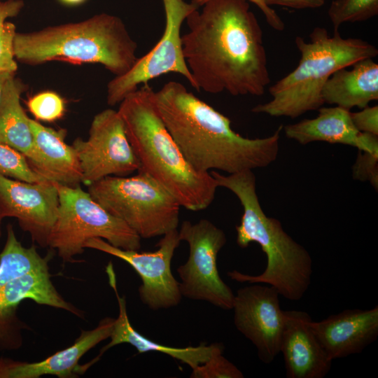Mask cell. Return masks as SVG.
I'll list each match as a JSON object with an SVG mask.
<instances>
[{
    "instance_id": "1",
    "label": "cell",
    "mask_w": 378,
    "mask_h": 378,
    "mask_svg": "<svg viewBox=\"0 0 378 378\" xmlns=\"http://www.w3.org/2000/svg\"><path fill=\"white\" fill-rule=\"evenodd\" d=\"M186 19L184 59L195 90L264 94L270 83L262 30L248 0H207Z\"/></svg>"
},
{
    "instance_id": "2",
    "label": "cell",
    "mask_w": 378,
    "mask_h": 378,
    "mask_svg": "<svg viewBox=\"0 0 378 378\" xmlns=\"http://www.w3.org/2000/svg\"><path fill=\"white\" fill-rule=\"evenodd\" d=\"M155 98L183 156L199 172L234 174L266 167L277 158L283 125L266 137H244L232 130L227 117L177 81L165 83Z\"/></svg>"
},
{
    "instance_id": "3",
    "label": "cell",
    "mask_w": 378,
    "mask_h": 378,
    "mask_svg": "<svg viewBox=\"0 0 378 378\" xmlns=\"http://www.w3.org/2000/svg\"><path fill=\"white\" fill-rule=\"evenodd\" d=\"M118 111L141 170L164 186L181 206L207 208L218 187L210 172L194 169L164 125L148 83L127 94ZM138 170V171H139Z\"/></svg>"
},
{
    "instance_id": "4",
    "label": "cell",
    "mask_w": 378,
    "mask_h": 378,
    "mask_svg": "<svg viewBox=\"0 0 378 378\" xmlns=\"http://www.w3.org/2000/svg\"><path fill=\"white\" fill-rule=\"evenodd\" d=\"M218 187L232 191L243 207L239 225L236 226L237 243L246 248L258 243L267 256L265 271L258 275L227 272L233 281L265 284L274 287L279 295L290 300H299L308 290L312 274V260L308 251L294 240L276 218L267 216L256 192L253 170L223 174L211 171Z\"/></svg>"
},
{
    "instance_id": "5",
    "label": "cell",
    "mask_w": 378,
    "mask_h": 378,
    "mask_svg": "<svg viewBox=\"0 0 378 378\" xmlns=\"http://www.w3.org/2000/svg\"><path fill=\"white\" fill-rule=\"evenodd\" d=\"M137 43L118 16L102 13L76 22L18 32L17 61L31 66L50 62L99 64L115 76L127 72L138 57Z\"/></svg>"
},
{
    "instance_id": "6",
    "label": "cell",
    "mask_w": 378,
    "mask_h": 378,
    "mask_svg": "<svg viewBox=\"0 0 378 378\" xmlns=\"http://www.w3.org/2000/svg\"><path fill=\"white\" fill-rule=\"evenodd\" d=\"M295 43L300 52L298 66L270 86L272 99L255 106L253 113L296 118L318 110L324 104L323 88L334 72L378 55L377 48L366 41L343 38L338 29L330 36L321 27L312 30L309 41L298 36Z\"/></svg>"
},
{
    "instance_id": "7",
    "label": "cell",
    "mask_w": 378,
    "mask_h": 378,
    "mask_svg": "<svg viewBox=\"0 0 378 378\" xmlns=\"http://www.w3.org/2000/svg\"><path fill=\"white\" fill-rule=\"evenodd\" d=\"M90 196L141 238L177 229L181 205L159 182L139 170L132 176H108L88 186Z\"/></svg>"
},
{
    "instance_id": "8",
    "label": "cell",
    "mask_w": 378,
    "mask_h": 378,
    "mask_svg": "<svg viewBox=\"0 0 378 378\" xmlns=\"http://www.w3.org/2000/svg\"><path fill=\"white\" fill-rule=\"evenodd\" d=\"M55 185L59 207L48 246L57 251L63 262H75L74 257L83 253L85 242L92 238L105 239L125 250L140 249L137 233L104 209L88 192L80 186Z\"/></svg>"
},
{
    "instance_id": "9",
    "label": "cell",
    "mask_w": 378,
    "mask_h": 378,
    "mask_svg": "<svg viewBox=\"0 0 378 378\" xmlns=\"http://www.w3.org/2000/svg\"><path fill=\"white\" fill-rule=\"evenodd\" d=\"M178 232L190 249L187 261L176 270L182 297L232 309L234 295L217 267L218 254L227 241L225 232L206 219L195 223L185 220Z\"/></svg>"
},
{
    "instance_id": "10",
    "label": "cell",
    "mask_w": 378,
    "mask_h": 378,
    "mask_svg": "<svg viewBox=\"0 0 378 378\" xmlns=\"http://www.w3.org/2000/svg\"><path fill=\"white\" fill-rule=\"evenodd\" d=\"M165 24L162 35L153 48L137 59L125 74L115 76L107 85L106 101L115 106L140 85L169 73L184 77L195 89V84L183 55L182 24L188 15L199 7L184 0H162Z\"/></svg>"
},
{
    "instance_id": "11",
    "label": "cell",
    "mask_w": 378,
    "mask_h": 378,
    "mask_svg": "<svg viewBox=\"0 0 378 378\" xmlns=\"http://www.w3.org/2000/svg\"><path fill=\"white\" fill-rule=\"evenodd\" d=\"M88 186L108 176H126L140 168L118 110L106 108L96 114L87 140L72 143Z\"/></svg>"
},
{
    "instance_id": "12",
    "label": "cell",
    "mask_w": 378,
    "mask_h": 378,
    "mask_svg": "<svg viewBox=\"0 0 378 378\" xmlns=\"http://www.w3.org/2000/svg\"><path fill=\"white\" fill-rule=\"evenodd\" d=\"M180 242L176 229L162 235L157 244L158 248L153 252L122 249L101 238L88 239L85 248L110 254L131 265L142 281L138 289L141 301L149 309L158 310L175 307L181 300L179 281L171 270L172 260Z\"/></svg>"
},
{
    "instance_id": "13",
    "label": "cell",
    "mask_w": 378,
    "mask_h": 378,
    "mask_svg": "<svg viewBox=\"0 0 378 378\" xmlns=\"http://www.w3.org/2000/svg\"><path fill=\"white\" fill-rule=\"evenodd\" d=\"M279 293L272 286L251 285L237 290L232 309L236 328L255 346L265 364L280 353L284 325Z\"/></svg>"
},
{
    "instance_id": "14",
    "label": "cell",
    "mask_w": 378,
    "mask_h": 378,
    "mask_svg": "<svg viewBox=\"0 0 378 378\" xmlns=\"http://www.w3.org/2000/svg\"><path fill=\"white\" fill-rule=\"evenodd\" d=\"M50 276L47 265L10 281H0V350H15L22 345V330L27 326L18 317L17 310L24 300L83 316L80 309L59 293Z\"/></svg>"
},
{
    "instance_id": "15",
    "label": "cell",
    "mask_w": 378,
    "mask_h": 378,
    "mask_svg": "<svg viewBox=\"0 0 378 378\" xmlns=\"http://www.w3.org/2000/svg\"><path fill=\"white\" fill-rule=\"evenodd\" d=\"M59 195L56 185L45 181L29 183L0 174V216L15 218L34 242L48 246L56 220Z\"/></svg>"
},
{
    "instance_id": "16",
    "label": "cell",
    "mask_w": 378,
    "mask_h": 378,
    "mask_svg": "<svg viewBox=\"0 0 378 378\" xmlns=\"http://www.w3.org/2000/svg\"><path fill=\"white\" fill-rule=\"evenodd\" d=\"M311 321L305 312L284 311L280 352L288 378H323L331 368L332 360L313 332Z\"/></svg>"
},
{
    "instance_id": "17",
    "label": "cell",
    "mask_w": 378,
    "mask_h": 378,
    "mask_svg": "<svg viewBox=\"0 0 378 378\" xmlns=\"http://www.w3.org/2000/svg\"><path fill=\"white\" fill-rule=\"evenodd\" d=\"M310 326L332 360L360 354L378 336V306L345 309Z\"/></svg>"
},
{
    "instance_id": "18",
    "label": "cell",
    "mask_w": 378,
    "mask_h": 378,
    "mask_svg": "<svg viewBox=\"0 0 378 378\" xmlns=\"http://www.w3.org/2000/svg\"><path fill=\"white\" fill-rule=\"evenodd\" d=\"M29 124L33 143L25 157L32 170L53 183L80 186L82 170L76 150L65 142V130H56L31 118Z\"/></svg>"
},
{
    "instance_id": "19",
    "label": "cell",
    "mask_w": 378,
    "mask_h": 378,
    "mask_svg": "<svg viewBox=\"0 0 378 378\" xmlns=\"http://www.w3.org/2000/svg\"><path fill=\"white\" fill-rule=\"evenodd\" d=\"M114 321L115 318L111 317L102 319L94 329L82 330L72 345L38 362L1 357L0 378H38L47 374L63 378L78 377L80 375L79 360L89 350L110 337Z\"/></svg>"
},
{
    "instance_id": "20",
    "label": "cell",
    "mask_w": 378,
    "mask_h": 378,
    "mask_svg": "<svg viewBox=\"0 0 378 378\" xmlns=\"http://www.w3.org/2000/svg\"><path fill=\"white\" fill-rule=\"evenodd\" d=\"M318 111L314 118L283 126L286 137L301 145L325 141L378 153V135L358 131L352 122L350 110L336 106H321Z\"/></svg>"
},
{
    "instance_id": "21",
    "label": "cell",
    "mask_w": 378,
    "mask_h": 378,
    "mask_svg": "<svg viewBox=\"0 0 378 378\" xmlns=\"http://www.w3.org/2000/svg\"><path fill=\"white\" fill-rule=\"evenodd\" d=\"M106 273L109 284L118 300L119 314L118 318H115L110 336L111 341L100 350L99 354L94 360L90 361L92 365L97 362L107 350L123 343L131 344L140 354L158 351L167 354L188 365L192 370L206 362L211 356L223 352L224 346L222 343H213L209 345L202 343L197 346L178 348L159 344L140 334L132 326L129 321L126 300L124 296L120 297L118 293L115 274L111 262L106 266Z\"/></svg>"
},
{
    "instance_id": "22",
    "label": "cell",
    "mask_w": 378,
    "mask_h": 378,
    "mask_svg": "<svg viewBox=\"0 0 378 378\" xmlns=\"http://www.w3.org/2000/svg\"><path fill=\"white\" fill-rule=\"evenodd\" d=\"M351 66L340 69L328 79L321 92L324 104L361 109L378 99V64L367 58Z\"/></svg>"
},
{
    "instance_id": "23",
    "label": "cell",
    "mask_w": 378,
    "mask_h": 378,
    "mask_svg": "<svg viewBox=\"0 0 378 378\" xmlns=\"http://www.w3.org/2000/svg\"><path fill=\"white\" fill-rule=\"evenodd\" d=\"M25 84L15 74L5 82L0 94V142L27 156L33 143L30 118L20 102Z\"/></svg>"
},
{
    "instance_id": "24",
    "label": "cell",
    "mask_w": 378,
    "mask_h": 378,
    "mask_svg": "<svg viewBox=\"0 0 378 378\" xmlns=\"http://www.w3.org/2000/svg\"><path fill=\"white\" fill-rule=\"evenodd\" d=\"M378 14V0H333L328 15L334 30L346 22H363Z\"/></svg>"
},
{
    "instance_id": "25",
    "label": "cell",
    "mask_w": 378,
    "mask_h": 378,
    "mask_svg": "<svg viewBox=\"0 0 378 378\" xmlns=\"http://www.w3.org/2000/svg\"><path fill=\"white\" fill-rule=\"evenodd\" d=\"M0 174L29 183L46 181L32 170L26 157L22 153L1 142Z\"/></svg>"
},
{
    "instance_id": "26",
    "label": "cell",
    "mask_w": 378,
    "mask_h": 378,
    "mask_svg": "<svg viewBox=\"0 0 378 378\" xmlns=\"http://www.w3.org/2000/svg\"><path fill=\"white\" fill-rule=\"evenodd\" d=\"M27 106L36 120L55 122L62 118L66 111L63 98L53 91H43L29 98Z\"/></svg>"
},
{
    "instance_id": "27",
    "label": "cell",
    "mask_w": 378,
    "mask_h": 378,
    "mask_svg": "<svg viewBox=\"0 0 378 378\" xmlns=\"http://www.w3.org/2000/svg\"><path fill=\"white\" fill-rule=\"evenodd\" d=\"M191 378H243V373L236 365L217 354L192 370Z\"/></svg>"
},
{
    "instance_id": "28",
    "label": "cell",
    "mask_w": 378,
    "mask_h": 378,
    "mask_svg": "<svg viewBox=\"0 0 378 378\" xmlns=\"http://www.w3.org/2000/svg\"><path fill=\"white\" fill-rule=\"evenodd\" d=\"M17 33L16 26L8 21L0 25V74L15 73L18 63L14 52V39Z\"/></svg>"
},
{
    "instance_id": "29",
    "label": "cell",
    "mask_w": 378,
    "mask_h": 378,
    "mask_svg": "<svg viewBox=\"0 0 378 378\" xmlns=\"http://www.w3.org/2000/svg\"><path fill=\"white\" fill-rule=\"evenodd\" d=\"M352 177L361 181H369L374 188H378V153L358 150L352 166Z\"/></svg>"
},
{
    "instance_id": "30",
    "label": "cell",
    "mask_w": 378,
    "mask_h": 378,
    "mask_svg": "<svg viewBox=\"0 0 378 378\" xmlns=\"http://www.w3.org/2000/svg\"><path fill=\"white\" fill-rule=\"evenodd\" d=\"M352 122L361 132L378 135V106H366L357 112H351Z\"/></svg>"
},
{
    "instance_id": "31",
    "label": "cell",
    "mask_w": 378,
    "mask_h": 378,
    "mask_svg": "<svg viewBox=\"0 0 378 378\" xmlns=\"http://www.w3.org/2000/svg\"><path fill=\"white\" fill-rule=\"evenodd\" d=\"M207 0H192L198 7L202 6ZM253 3L262 11L267 24L274 29L281 31L285 29V24L276 12L265 4L263 0H248Z\"/></svg>"
},
{
    "instance_id": "32",
    "label": "cell",
    "mask_w": 378,
    "mask_h": 378,
    "mask_svg": "<svg viewBox=\"0 0 378 378\" xmlns=\"http://www.w3.org/2000/svg\"><path fill=\"white\" fill-rule=\"evenodd\" d=\"M268 6L273 5L294 9L317 8L321 7L326 0H263Z\"/></svg>"
},
{
    "instance_id": "33",
    "label": "cell",
    "mask_w": 378,
    "mask_h": 378,
    "mask_svg": "<svg viewBox=\"0 0 378 378\" xmlns=\"http://www.w3.org/2000/svg\"><path fill=\"white\" fill-rule=\"evenodd\" d=\"M24 6L23 0L0 1V25L19 15Z\"/></svg>"
},
{
    "instance_id": "34",
    "label": "cell",
    "mask_w": 378,
    "mask_h": 378,
    "mask_svg": "<svg viewBox=\"0 0 378 378\" xmlns=\"http://www.w3.org/2000/svg\"><path fill=\"white\" fill-rule=\"evenodd\" d=\"M13 74H15V73H1L0 74V94L2 90V88L6 81V80Z\"/></svg>"
},
{
    "instance_id": "35",
    "label": "cell",
    "mask_w": 378,
    "mask_h": 378,
    "mask_svg": "<svg viewBox=\"0 0 378 378\" xmlns=\"http://www.w3.org/2000/svg\"><path fill=\"white\" fill-rule=\"evenodd\" d=\"M61 3L68 6H76L84 3L86 0H59Z\"/></svg>"
},
{
    "instance_id": "36",
    "label": "cell",
    "mask_w": 378,
    "mask_h": 378,
    "mask_svg": "<svg viewBox=\"0 0 378 378\" xmlns=\"http://www.w3.org/2000/svg\"><path fill=\"white\" fill-rule=\"evenodd\" d=\"M2 219L3 218L0 216V237L1 236V220H2Z\"/></svg>"
},
{
    "instance_id": "37",
    "label": "cell",
    "mask_w": 378,
    "mask_h": 378,
    "mask_svg": "<svg viewBox=\"0 0 378 378\" xmlns=\"http://www.w3.org/2000/svg\"><path fill=\"white\" fill-rule=\"evenodd\" d=\"M2 1H14V0H2Z\"/></svg>"
}]
</instances>
